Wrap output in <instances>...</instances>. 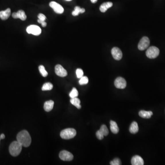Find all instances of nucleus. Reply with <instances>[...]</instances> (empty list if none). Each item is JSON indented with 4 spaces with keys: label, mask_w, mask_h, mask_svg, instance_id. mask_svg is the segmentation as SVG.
Returning <instances> with one entry per match:
<instances>
[{
    "label": "nucleus",
    "mask_w": 165,
    "mask_h": 165,
    "mask_svg": "<svg viewBox=\"0 0 165 165\" xmlns=\"http://www.w3.org/2000/svg\"><path fill=\"white\" fill-rule=\"evenodd\" d=\"M17 139L23 146L29 147L31 143V138L27 130L21 131L17 136Z\"/></svg>",
    "instance_id": "1"
},
{
    "label": "nucleus",
    "mask_w": 165,
    "mask_h": 165,
    "mask_svg": "<svg viewBox=\"0 0 165 165\" xmlns=\"http://www.w3.org/2000/svg\"><path fill=\"white\" fill-rule=\"evenodd\" d=\"M22 146L18 141H13L9 146L10 154L13 156H18L22 151Z\"/></svg>",
    "instance_id": "2"
},
{
    "label": "nucleus",
    "mask_w": 165,
    "mask_h": 165,
    "mask_svg": "<svg viewBox=\"0 0 165 165\" xmlns=\"http://www.w3.org/2000/svg\"><path fill=\"white\" fill-rule=\"evenodd\" d=\"M77 134L76 131L74 129L68 128L62 130L61 132L60 136L64 139H73Z\"/></svg>",
    "instance_id": "3"
},
{
    "label": "nucleus",
    "mask_w": 165,
    "mask_h": 165,
    "mask_svg": "<svg viewBox=\"0 0 165 165\" xmlns=\"http://www.w3.org/2000/svg\"><path fill=\"white\" fill-rule=\"evenodd\" d=\"M160 50L156 46H151L147 49L146 52V55L150 59H154L159 55Z\"/></svg>",
    "instance_id": "4"
},
{
    "label": "nucleus",
    "mask_w": 165,
    "mask_h": 165,
    "mask_svg": "<svg viewBox=\"0 0 165 165\" xmlns=\"http://www.w3.org/2000/svg\"><path fill=\"white\" fill-rule=\"evenodd\" d=\"M26 31L29 34L38 36L41 34V30L40 28L37 25H31L28 27Z\"/></svg>",
    "instance_id": "5"
},
{
    "label": "nucleus",
    "mask_w": 165,
    "mask_h": 165,
    "mask_svg": "<svg viewBox=\"0 0 165 165\" xmlns=\"http://www.w3.org/2000/svg\"><path fill=\"white\" fill-rule=\"evenodd\" d=\"M150 44V40L147 37H143L139 42L138 49L140 51H143L147 49Z\"/></svg>",
    "instance_id": "6"
},
{
    "label": "nucleus",
    "mask_w": 165,
    "mask_h": 165,
    "mask_svg": "<svg viewBox=\"0 0 165 165\" xmlns=\"http://www.w3.org/2000/svg\"><path fill=\"white\" fill-rule=\"evenodd\" d=\"M59 157L63 161H71L73 159V156L71 153L67 150H63L60 153Z\"/></svg>",
    "instance_id": "7"
},
{
    "label": "nucleus",
    "mask_w": 165,
    "mask_h": 165,
    "mask_svg": "<svg viewBox=\"0 0 165 165\" xmlns=\"http://www.w3.org/2000/svg\"><path fill=\"white\" fill-rule=\"evenodd\" d=\"M49 5L57 13L62 14L64 12V8L57 2L53 1H51L49 4Z\"/></svg>",
    "instance_id": "8"
},
{
    "label": "nucleus",
    "mask_w": 165,
    "mask_h": 165,
    "mask_svg": "<svg viewBox=\"0 0 165 165\" xmlns=\"http://www.w3.org/2000/svg\"><path fill=\"white\" fill-rule=\"evenodd\" d=\"M114 84L117 89H123L126 87L127 82L123 77H118L115 80Z\"/></svg>",
    "instance_id": "9"
},
{
    "label": "nucleus",
    "mask_w": 165,
    "mask_h": 165,
    "mask_svg": "<svg viewBox=\"0 0 165 165\" xmlns=\"http://www.w3.org/2000/svg\"><path fill=\"white\" fill-rule=\"evenodd\" d=\"M55 73L58 76L65 77L67 75V71L65 69L62 65L58 64L55 67Z\"/></svg>",
    "instance_id": "10"
},
{
    "label": "nucleus",
    "mask_w": 165,
    "mask_h": 165,
    "mask_svg": "<svg viewBox=\"0 0 165 165\" xmlns=\"http://www.w3.org/2000/svg\"><path fill=\"white\" fill-rule=\"evenodd\" d=\"M112 55L116 60H120L123 57V53L121 50L117 47H114L112 49Z\"/></svg>",
    "instance_id": "11"
},
{
    "label": "nucleus",
    "mask_w": 165,
    "mask_h": 165,
    "mask_svg": "<svg viewBox=\"0 0 165 165\" xmlns=\"http://www.w3.org/2000/svg\"><path fill=\"white\" fill-rule=\"evenodd\" d=\"M131 164L132 165H143L144 162L141 156H134L131 159Z\"/></svg>",
    "instance_id": "12"
},
{
    "label": "nucleus",
    "mask_w": 165,
    "mask_h": 165,
    "mask_svg": "<svg viewBox=\"0 0 165 165\" xmlns=\"http://www.w3.org/2000/svg\"><path fill=\"white\" fill-rule=\"evenodd\" d=\"M10 15L11 9L10 8H7L6 10L0 11V18L3 20L8 19Z\"/></svg>",
    "instance_id": "13"
},
{
    "label": "nucleus",
    "mask_w": 165,
    "mask_h": 165,
    "mask_svg": "<svg viewBox=\"0 0 165 165\" xmlns=\"http://www.w3.org/2000/svg\"><path fill=\"white\" fill-rule=\"evenodd\" d=\"M54 104V102L53 100H50L46 101L44 106V110H46V112H50L53 108Z\"/></svg>",
    "instance_id": "14"
},
{
    "label": "nucleus",
    "mask_w": 165,
    "mask_h": 165,
    "mask_svg": "<svg viewBox=\"0 0 165 165\" xmlns=\"http://www.w3.org/2000/svg\"><path fill=\"white\" fill-rule=\"evenodd\" d=\"M139 116L143 119H149L152 117L153 112L151 111H145V110H140L139 113Z\"/></svg>",
    "instance_id": "15"
},
{
    "label": "nucleus",
    "mask_w": 165,
    "mask_h": 165,
    "mask_svg": "<svg viewBox=\"0 0 165 165\" xmlns=\"http://www.w3.org/2000/svg\"><path fill=\"white\" fill-rule=\"evenodd\" d=\"M113 6L112 2H106L102 4L100 7V10L102 13H105L108 8H110Z\"/></svg>",
    "instance_id": "16"
},
{
    "label": "nucleus",
    "mask_w": 165,
    "mask_h": 165,
    "mask_svg": "<svg viewBox=\"0 0 165 165\" xmlns=\"http://www.w3.org/2000/svg\"><path fill=\"white\" fill-rule=\"evenodd\" d=\"M110 129L112 133L114 134L118 133L119 131V127L115 121H110Z\"/></svg>",
    "instance_id": "17"
},
{
    "label": "nucleus",
    "mask_w": 165,
    "mask_h": 165,
    "mask_svg": "<svg viewBox=\"0 0 165 165\" xmlns=\"http://www.w3.org/2000/svg\"><path fill=\"white\" fill-rule=\"evenodd\" d=\"M139 126L138 123L136 122H133L131 123L129 127V131L131 133L135 134L139 131Z\"/></svg>",
    "instance_id": "18"
},
{
    "label": "nucleus",
    "mask_w": 165,
    "mask_h": 165,
    "mask_svg": "<svg viewBox=\"0 0 165 165\" xmlns=\"http://www.w3.org/2000/svg\"><path fill=\"white\" fill-rule=\"evenodd\" d=\"M70 102L72 105L76 106L77 109H79L81 108V106L80 105V100L77 97L71 98L70 100Z\"/></svg>",
    "instance_id": "19"
},
{
    "label": "nucleus",
    "mask_w": 165,
    "mask_h": 165,
    "mask_svg": "<svg viewBox=\"0 0 165 165\" xmlns=\"http://www.w3.org/2000/svg\"><path fill=\"white\" fill-rule=\"evenodd\" d=\"M17 18H20L21 20L23 21L26 20L27 16L25 14V12L22 10H19L17 12Z\"/></svg>",
    "instance_id": "20"
},
{
    "label": "nucleus",
    "mask_w": 165,
    "mask_h": 165,
    "mask_svg": "<svg viewBox=\"0 0 165 165\" xmlns=\"http://www.w3.org/2000/svg\"><path fill=\"white\" fill-rule=\"evenodd\" d=\"M53 85L51 83H46L43 84V86L42 87V90L43 91H46V90H51L53 88Z\"/></svg>",
    "instance_id": "21"
},
{
    "label": "nucleus",
    "mask_w": 165,
    "mask_h": 165,
    "mask_svg": "<svg viewBox=\"0 0 165 165\" xmlns=\"http://www.w3.org/2000/svg\"><path fill=\"white\" fill-rule=\"evenodd\" d=\"M39 70L42 76L44 77H46L47 76L48 73L45 69L44 66H43V65H40L39 67Z\"/></svg>",
    "instance_id": "22"
},
{
    "label": "nucleus",
    "mask_w": 165,
    "mask_h": 165,
    "mask_svg": "<svg viewBox=\"0 0 165 165\" xmlns=\"http://www.w3.org/2000/svg\"><path fill=\"white\" fill-rule=\"evenodd\" d=\"M99 130L103 133L104 136L108 135L109 131H108L107 127L105 125H102L100 127V129Z\"/></svg>",
    "instance_id": "23"
},
{
    "label": "nucleus",
    "mask_w": 165,
    "mask_h": 165,
    "mask_svg": "<svg viewBox=\"0 0 165 165\" xmlns=\"http://www.w3.org/2000/svg\"><path fill=\"white\" fill-rule=\"evenodd\" d=\"M78 95H79V93H78L77 90L75 88H73L72 91H71V92L69 94V96L71 98L77 97Z\"/></svg>",
    "instance_id": "24"
},
{
    "label": "nucleus",
    "mask_w": 165,
    "mask_h": 165,
    "mask_svg": "<svg viewBox=\"0 0 165 165\" xmlns=\"http://www.w3.org/2000/svg\"><path fill=\"white\" fill-rule=\"evenodd\" d=\"M38 22L40 24H41L43 22H44L46 19V16L42 13L39 14V15H38Z\"/></svg>",
    "instance_id": "25"
},
{
    "label": "nucleus",
    "mask_w": 165,
    "mask_h": 165,
    "mask_svg": "<svg viewBox=\"0 0 165 165\" xmlns=\"http://www.w3.org/2000/svg\"><path fill=\"white\" fill-rule=\"evenodd\" d=\"M88 82H89V79L88 77L86 76H83L80 79L79 84L80 85H84V84H87Z\"/></svg>",
    "instance_id": "26"
},
{
    "label": "nucleus",
    "mask_w": 165,
    "mask_h": 165,
    "mask_svg": "<svg viewBox=\"0 0 165 165\" xmlns=\"http://www.w3.org/2000/svg\"><path fill=\"white\" fill-rule=\"evenodd\" d=\"M81 8L79 6H76L74 8V10L72 12V15L74 16H78L79 14L81 13Z\"/></svg>",
    "instance_id": "27"
},
{
    "label": "nucleus",
    "mask_w": 165,
    "mask_h": 165,
    "mask_svg": "<svg viewBox=\"0 0 165 165\" xmlns=\"http://www.w3.org/2000/svg\"><path fill=\"white\" fill-rule=\"evenodd\" d=\"M76 73L77 77L79 79H80L81 77L83 76L84 72L82 69L77 68V69L76 70Z\"/></svg>",
    "instance_id": "28"
},
{
    "label": "nucleus",
    "mask_w": 165,
    "mask_h": 165,
    "mask_svg": "<svg viewBox=\"0 0 165 165\" xmlns=\"http://www.w3.org/2000/svg\"><path fill=\"white\" fill-rule=\"evenodd\" d=\"M122 163L120 160L117 158L114 159L113 160L110 162V165H120Z\"/></svg>",
    "instance_id": "29"
},
{
    "label": "nucleus",
    "mask_w": 165,
    "mask_h": 165,
    "mask_svg": "<svg viewBox=\"0 0 165 165\" xmlns=\"http://www.w3.org/2000/svg\"><path fill=\"white\" fill-rule=\"evenodd\" d=\"M96 136L97 137V138L100 140H101V139H103L104 137L103 133L100 130H98L96 132Z\"/></svg>",
    "instance_id": "30"
},
{
    "label": "nucleus",
    "mask_w": 165,
    "mask_h": 165,
    "mask_svg": "<svg viewBox=\"0 0 165 165\" xmlns=\"http://www.w3.org/2000/svg\"><path fill=\"white\" fill-rule=\"evenodd\" d=\"M41 24V25H42V26L43 27H46L47 25L45 21H44V22H43V23H42Z\"/></svg>",
    "instance_id": "31"
},
{
    "label": "nucleus",
    "mask_w": 165,
    "mask_h": 165,
    "mask_svg": "<svg viewBox=\"0 0 165 165\" xmlns=\"http://www.w3.org/2000/svg\"><path fill=\"white\" fill-rule=\"evenodd\" d=\"M0 138H1V139H4L5 138V136L4 134L2 133V134H1V136H0Z\"/></svg>",
    "instance_id": "32"
},
{
    "label": "nucleus",
    "mask_w": 165,
    "mask_h": 165,
    "mask_svg": "<svg viewBox=\"0 0 165 165\" xmlns=\"http://www.w3.org/2000/svg\"><path fill=\"white\" fill-rule=\"evenodd\" d=\"M86 11V10L84 8H81V13H83Z\"/></svg>",
    "instance_id": "33"
},
{
    "label": "nucleus",
    "mask_w": 165,
    "mask_h": 165,
    "mask_svg": "<svg viewBox=\"0 0 165 165\" xmlns=\"http://www.w3.org/2000/svg\"><path fill=\"white\" fill-rule=\"evenodd\" d=\"M98 0H90V1L93 3H96V2H97Z\"/></svg>",
    "instance_id": "34"
},
{
    "label": "nucleus",
    "mask_w": 165,
    "mask_h": 165,
    "mask_svg": "<svg viewBox=\"0 0 165 165\" xmlns=\"http://www.w3.org/2000/svg\"><path fill=\"white\" fill-rule=\"evenodd\" d=\"M67 1H72V0H66Z\"/></svg>",
    "instance_id": "35"
},
{
    "label": "nucleus",
    "mask_w": 165,
    "mask_h": 165,
    "mask_svg": "<svg viewBox=\"0 0 165 165\" xmlns=\"http://www.w3.org/2000/svg\"><path fill=\"white\" fill-rule=\"evenodd\" d=\"M1 138H0V140H1Z\"/></svg>",
    "instance_id": "36"
}]
</instances>
